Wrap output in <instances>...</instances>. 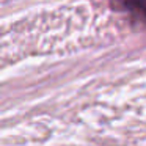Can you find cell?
I'll list each match as a JSON object with an SVG mask.
<instances>
[{
	"label": "cell",
	"instance_id": "6da1fadb",
	"mask_svg": "<svg viewBox=\"0 0 146 146\" xmlns=\"http://www.w3.org/2000/svg\"><path fill=\"white\" fill-rule=\"evenodd\" d=\"M124 2L129 3L130 7H133L137 11H140L146 17V0H124Z\"/></svg>",
	"mask_w": 146,
	"mask_h": 146
}]
</instances>
